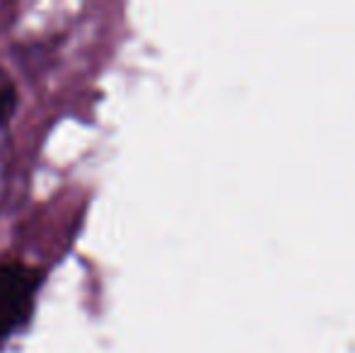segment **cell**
<instances>
[{
    "mask_svg": "<svg viewBox=\"0 0 355 353\" xmlns=\"http://www.w3.org/2000/svg\"><path fill=\"white\" fill-rule=\"evenodd\" d=\"M44 281L46 271L39 266L19 259L0 264V351L32 325Z\"/></svg>",
    "mask_w": 355,
    "mask_h": 353,
    "instance_id": "cell-1",
    "label": "cell"
},
{
    "mask_svg": "<svg viewBox=\"0 0 355 353\" xmlns=\"http://www.w3.org/2000/svg\"><path fill=\"white\" fill-rule=\"evenodd\" d=\"M17 109H19L17 83H15V78L0 66V131H5V128L12 123Z\"/></svg>",
    "mask_w": 355,
    "mask_h": 353,
    "instance_id": "cell-2",
    "label": "cell"
}]
</instances>
